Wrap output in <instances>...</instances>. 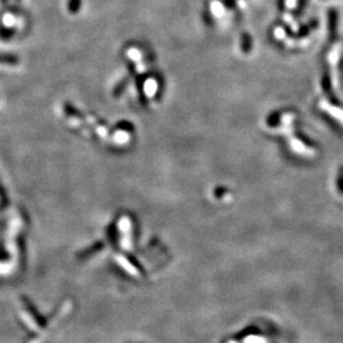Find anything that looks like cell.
<instances>
[{
  "instance_id": "3",
  "label": "cell",
  "mask_w": 343,
  "mask_h": 343,
  "mask_svg": "<svg viewBox=\"0 0 343 343\" xmlns=\"http://www.w3.org/2000/svg\"><path fill=\"white\" fill-rule=\"evenodd\" d=\"M155 79H156V81H157V87H158L156 94H155V100L156 101H160L161 98H162V95H164V91H165L166 81H165L164 76H162L160 72L155 73Z\"/></svg>"
},
{
  "instance_id": "6",
  "label": "cell",
  "mask_w": 343,
  "mask_h": 343,
  "mask_svg": "<svg viewBox=\"0 0 343 343\" xmlns=\"http://www.w3.org/2000/svg\"><path fill=\"white\" fill-rule=\"evenodd\" d=\"M16 29L11 27H5V26H0V40L8 41L15 37Z\"/></svg>"
},
{
  "instance_id": "9",
  "label": "cell",
  "mask_w": 343,
  "mask_h": 343,
  "mask_svg": "<svg viewBox=\"0 0 343 343\" xmlns=\"http://www.w3.org/2000/svg\"><path fill=\"white\" fill-rule=\"evenodd\" d=\"M336 28H337V15L336 12L333 10L330 11V34L333 37L334 33H336Z\"/></svg>"
},
{
  "instance_id": "5",
  "label": "cell",
  "mask_w": 343,
  "mask_h": 343,
  "mask_svg": "<svg viewBox=\"0 0 343 343\" xmlns=\"http://www.w3.org/2000/svg\"><path fill=\"white\" fill-rule=\"evenodd\" d=\"M20 59L18 56L11 54H0V65L6 66H18Z\"/></svg>"
},
{
  "instance_id": "13",
  "label": "cell",
  "mask_w": 343,
  "mask_h": 343,
  "mask_svg": "<svg viewBox=\"0 0 343 343\" xmlns=\"http://www.w3.org/2000/svg\"><path fill=\"white\" fill-rule=\"evenodd\" d=\"M21 1V0H16V2H20Z\"/></svg>"
},
{
  "instance_id": "11",
  "label": "cell",
  "mask_w": 343,
  "mask_h": 343,
  "mask_svg": "<svg viewBox=\"0 0 343 343\" xmlns=\"http://www.w3.org/2000/svg\"><path fill=\"white\" fill-rule=\"evenodd\" d=\"M127 68H128L129 74L131 77L136 76V71H137V67H136V64L134 63L133 60H128L127 61Z\"/></svg>"
},
{
  "instance_id": "4",
  "label": "cell",
  "mask_w": 343,
  "mask_h": 343,
  "mask_svg": "<svg viewBox=\"0 0 343 343\" xmlns=\"http://www.w3.org/2000/svg\"><path fill=\"white\" fill-rule=\"evenodd\" d=\"M64 111L68 117L77 118V119H82L83 118V113L80 111V110H79L77 107H74V105L70 103H66L64 104Z\"/></svg>"
},
{
  "instance_id": "8",
  "label": "cell",
  "mask_w": 343,
  "mask_h": 343,
  "mask_svg": "<svg viewBox=\"0 0 343 343\" xmlns=\"http://www.w3.org/2000/svg\"><path fill=\"white\" fill-rule=\"evenodd\" d=\"M82 0H68L67 9L70 14H78L81 10Z\"/></svg>"
},
{
  "instance_id": "10",
  "label": "cell",
  "mask_w": 343,
  "mask_h": 343,
  "mask_svg": "<svg viewBox=\"0 0 343 343\" xmlns=\"http://www.w3.org/2000/svg\"><path fill=\"white\" fill-rule=\"evenodd\" d=\"M242 49L244 52H249L251 49V38H250L249 34H244L242 37Z\"/></svg>"
},
{
  "instance_id": "12",
  "label": "cell",
  "mask_w": 343,
  "mask_h": 343,
  "mask_svg": "<svg viewBox=\"0 0 343 343\" xmlns=\"http://www.w3.org/2000/svg\"><path fill=\"white\" fill-rule=\"evenodd\" d=\"M0 2H1L2 6H6V7H8V6L10 5L9 0H0Z\"/></svg>"
},
{
  "instance_id": "1",
  "label": "cell",
  "mask_w": 343,
  "mask_h": 343,
  "mask_svg": "<svg viewBox=\"0 0 343 343\" xmlns=\"http://www.w3.org/2000/svg\"><path fill=\"white\" fill-rule=\"evenodd\" d=\"M152 72H148V73H142V74H138V76H136V87H137V91H138V97H139V101L140 103H141L142 107H148V97L146 95V91H144V82H146L147 79L149 77L152 76Z\"/></svg>"
},
{
  "instance_id": "7",
  "label": "cell",
  "mask_w": 343,
  "mask_h": 343,
  "mask_svg": "<svg viewBox=\"0 0 343 343\" xmlns=\"http://www.w3.org/2000/svg\"><path fill=\"white\" fill-rule=\"evenodd\" d=\"M113 130H120V131H127V133H134L135 126L131 124L128 120H121L113 127Z\"/></svg>"
},
{
  "instance_id": "2",
  "label": "cell",
  "mask_w": 343,
  "mask_h": 343,
  "mask_svg": "<svg viewBox=\"0 0 343 343\" xmlns=\"http://www.w3.org/2000/svg\"><path fill=\"white\" fill-rule=\"evenodd\" d=\"M129 82H130L129 77H126V78H122L121 80L118 82L116 86H114L113 90H112V97H113L114 99L120 98L121 95L126 91L127 87L129 86Z\"/></svg>"
}]
</instances>
